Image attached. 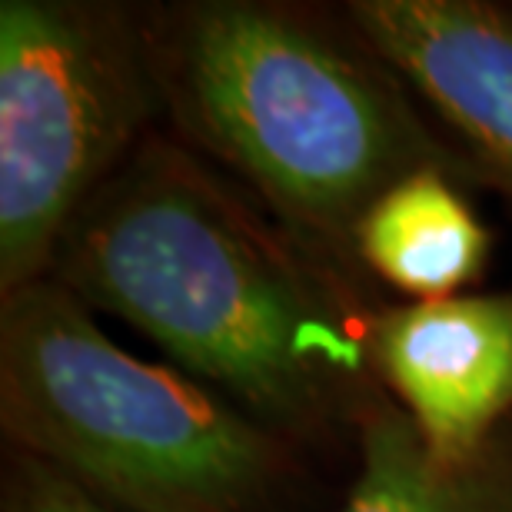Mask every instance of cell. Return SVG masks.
<instances>
[{
  "label": "cell",
  "mask_w": 512,
  "mask_h": 512,
  "mask_svg": "<svg viewBox=\"0 0 512 512\" xmlns=\"http://www.w3.org/2000/svg\"><path fill=\"white\" fill-rule=\"evenodd\" d=\"M50 280L320 466H356L389 399L370 363L380 286L306 247L167 127L77 213Z\"/></svg>",
  "instance_id": "cell-1"
},
{
  "label": "cell",
  "mask_w": 512,
  "mask_h": 512,
  "mask_svg": "<svg viewBox=\"0 0 512 512\" xmlns=\"http://www.w3.org/2000/svg\"><path fill=\"white\" fill-rule=\"evenodd\" d=\"M370 363L429 453L476 456L512 423V290L386 300L370 323Z\"/></svg>",
  "instance_id": "cell-5"
},
{
  "label": "cell",
  "mask_w": 512,
  "mask_h": 512,
  "mask_svg": "<svg viewBox=\"0 0 512 512\" xmlns=\"http://www.w3.org/2000/svg\"><path fill=\"white\" fill-rule=\"evenodd\" d=\"M343 10L476 163L483 190L512 203V7L350 0Z\"/></svg>",
  "instance_id": "cell-6"
},
{
  "label": "cell",
  "mask_w": 512,
  "mask_h": 512,
  "mask_svg": "<svg viewBox=\"0 0 512 512\" xmlns=\"http://www.w3.org/2000/svg\"><path fill=\"white\" fill-rule=\"evenodd\" d=\"M330 512H512V423L476 456L446 463L386 399L363 423L350 486Z\"/></svg>",
  "instance_id": "cell-8"
},
{
  "label": "cell",
  "mask_w": 512,
  "mask_h": 512,
  "mask_svg": "<svg viewBox=\"0 0 512 512\" xmlns=\"http://www.w3.org/2000/svg\"><path fill=\"white\" fill-rule=\"evenodd\" d=\"M469 190L466 180L439 167L383 190L353 237L363 273L409 303L473 290L493 256V233Z\"/></svg>",
  "instance_id": "cell-7"
},
{
  "label": "cell",
  "mask_w": 512,
  "mask_h": 512,
  "mask_svg": "<svg viewBox=\"0 0 512 512\" xmlns=\"http://www.w3.org/2000/svg\"><path fill=\"white\" fill-rule=\"evenodd\" d=\"M0 512H114L70 479L7 449L0 469Z\"/></svg>",
  "instance_id": "cell-9"
},
{
  "label": "cell",
  "mask_w": 512,
  "mask_h": 512,
  "mask_svg": "<svg viewBox=\"0 0 512 512\" xmlns=\"http://www.w3.org/2000/svg\"><path fill=\"white\" fill-rule=\"evenodd\" d=\"M143 30L163 127L366 283L353 237L383 190L429 167L483 190L476 163L343 7L163 0L143 4Z\"/></svg>",
  "instance_id": "cell-2"
},
{
  "label": "cell",
  "mask_w": 512,
  "mask_h": 512,
  "mask_svg": "<svg viewBox=\"0 0 512 512\" xmlns=\"http://www.w3.org/2000/svg\"><path fill=\"white\" fill-rule=\"evenodd\" d=\"M157 127L143 4L0 0V300L47 280L77 213Z\"/></svg>",
  "instance_id": "cell-4"
},
{
  "label": "cell",
  "mask_w": 512,
  "mask_h": 512,
  "mask_svg": "<svg viewBox=\"0 0 512 512\" xmlns=\"http://www.w3.org/2000/svg\"><path fill=\"white\" fill-rule=\"evenodd\" d=\"M0 429L114 512H316L320 463L207 383L133 356L57 280L0 300Z\"/></svg>",
  "instance_id": "cell-3"
}]
</instances>
